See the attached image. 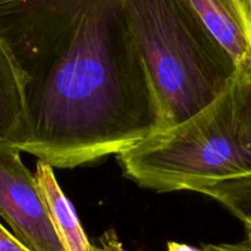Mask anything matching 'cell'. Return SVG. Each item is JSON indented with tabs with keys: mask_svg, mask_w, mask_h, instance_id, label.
Masks as SVG:
<instances>
[{
	"mask_svg": "<svg viewBox=\"0 0 251 251\" xmlns=\"http://www.w3.org/2000/svg\"><path fill=\"white\" fill-rule=\"evenodd\" d=\"M247 229V234H248V238L251 240V228H245Z\"/></svg>",
	"mask_w": 251,
	"mask_h": 251,
	"instance_id": "5bb4252c",
	"label": "cell"
},
{
	"mask_svg": "<svg viewBox=\"0 0 251 251\" xmlns=\"http://www.w3.org/2000/svg\"><path fill=\"white\" fill-rule=\"evenodd\" d=\"M168 251H202V250H198L194 249V248L188 247L185 244H179V243H168Z\"/></svg>",
	"mask_w": 251,
	"mask_h": 251,
	"instance_id": "4fadbf2b",
	"label": "cell"
},
{
	"mask_svg": "<svg viewBox=\"0 0 251 251\" xmlns=\"http://www.w3.org/2000/svg\"><path fill=\"white\" fill-rule=\"evenodd\" d=\"M0 251H31L0 223Z\"/></svg>",
	"mask_w": 251,
	"mask_h": 251,
	"instance_id": "8fae6325",
	"label": "cell"
},
{
	"mask_svg": "<svg viewBox=\"0 0 251 251\" xmlns=\"http://www.w3.org/2000/svg\"><path fill=\"white\" fill-rule=\"evenodd\" d=\"M118 157L127 178L159 193L251 176V69H237L226 90L188 120Z\"/></svg>",
	"mask_w": 251,
	"mask_h": 251,
	"instance_id": "7a4b0ae2",
	"label": "cell"
},
{
	"mask_svg": "<svg viewBox=\"0 0 251 251\" xmlns=\"http://www.w3.org/2000/svg\"><path fill=\"white\" fill-rule=\"evenodd\" d=\"M93 248H95V251H127L113 229L103 233L102 237L98 239L97 244L93 245Z\"/></svg>",
	"mask_w": 251,
	"mask_h": 251,
	"instance_id": "30bf717a",
	"label": "cell"
},
{
	"mask_svg": "<svg viewBox=\"0 0 251 251\" xmlns=\"http://www.w3.org/2000/svg\"><path fill=\"white\" fill-rule=\"evenodd\" d=\"M20 153L0 147V217L31 251H65L36 176Z\"/></svg>",
	"mask_w": 251,
	"mask_h": 251,
	"instance_id": "277c9868",
	"label": "cell"
},
{
	"mask_svg": "<svg viewBox=\"0 0 251 251\" xmlns=\"http://www.w3.org/2000/svg\"><path fill=\"white\" fill-rule=\"evenodd\" d=\"M96 1L100 0H0V44L43 22L75 17Z\"/></svg>",
	"mask_w": 251,
	"mask_h": 251,
	"instance_id": "8992f818",
	"label": "cell"
},
{
	"mask_svg": "<svg viewBox=\"0 0 251 251\" xmlns=\"http://www.w3.org/2000/svg\"><path fill=\"white\" fill-rule=\"evenodd\" d=\"M237 69H251V0H186Z\"/></svg>",
	"mask_w": 251,
	"mask_h": 251,
	"instance_id": "5b68a950",
	"label": "cell"
},
{
	"mask_svg": "<svg viewBox=\"0 0 251 251\" xmlns=\"http://www.w3.org/2000/svg\"><path fill=\"white\" fill-rule=\"evenodd\" d=\"M122 6L100 0L5 47L25 77L21 152L75 168L119 156L161 130L158 98Z\"/></svg>",
	"mask_w": 251,
	"mask_h": 251,
	"instance_id": "6da1fadb",
	"label": "cell"
},
{
	"mask_svg": "<svg viewBox=\"0 0 251 251\" xmlns=\"http://www.w3.org/2000/svg\"><path fill=\"white\" fill-rule=\"evenodd\" d=\"M122 7L158 98V132L188 120L226 90L237 65L186 0H124Z\"/></svg>",
	"mask_w": 251,
	"mask_h": 251,
	"instance_id": "3957f363",
	"label": "cell"
},
{
	"mask_svg": "<svg viewBox=\"0 0 251 251\" xmlns=\"http://www.w3.org/2000/svg\"><path fill=\"white\" fill-rule=\"evenodd\" d=\"M198 193L217 200L239 218L245 228H251V176L207 185Z\"/></svg>",
	"mask_w": 251,
	"mask_h": 251,
	"instance_id": "9c48e42d",
	"label": "cell"
},
{
	"mask_svg": "<svg viewBox=\"0 0 251 251\" xmlns=\"http://www.w3.org/2000/svg\"><path fill=\"white\" fill-rule=\"evenodd\" d=\"M27 139L25 77L0 44V147L21 151Z\"/></svg>",
	"mask_w": 251,
	"mask_h": 251,
	"instance_id": "52a82bcc",
	"label": "cell"
},
{
	"mask_svg": "<svg viewBox=\"0 0 251 251\" xmlns=\"http://www.w3.org/2000/svg\"><path fill=\"white\" fill-rule=\"evenodd\" d=\"M202 251H203V250H202Z\"/></svg>",
	"mask_w": 251,
	"mask_h": 251,
	"instance_id": "9a60e30c",
	"label": "cell"
},
{
	"mask_svg": "<svg viewBox=\"0 0 251 251\" xmlns=\"http://www.w3.org/2000/svg\"><path fill=\"white\" fill-rule=\"evenodd\" d=\"M203 251H251V240L249 238L237 244H208L203 247Z\"/></svg>",
	"mask_w": 251,
	"mask_h": 251,
	"instance_id": "7c38bea8",
	"label": "cell"
},
{
	"mask_svg": "<svg viewBox=\"0 0 251 251\" xmlns=\"http://www.w3.org/2000/svg\"><path fill=\"white\" fill-rule=\"evenodd\" d=\"M34 176L46 199L54 227L65 251H95L73 203L59 186L53 167L38 159Z\"/></svg>",
	"mask_w": 251,
	"mask_h": 251,
	"instance_id": "ba28073f",
	"label": "cell"
}]
</instances>
